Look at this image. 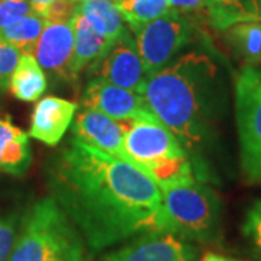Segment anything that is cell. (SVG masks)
Masks as SVG:
<instances>
[{
	"instance_id": "6da1fadb",
	"label": "cell",
	"mask_w": 261,
	"mask_h": 261,
	"mask_svg": "<svg viewBox=\"0 0 261 261\" xmlns=\"http://www.w3.org/2000/svg\"><path fill=\"white\" fill-rule=\"evenodd\" d=\"M48 186L92 251L151 231L163 199L145 171L75 138L54 155Z\"/></svg>"
},
{
	"instance_id": "7a4b0ae2",
	"label": "cell",
	"mask_w": 261,
	"mask_h": 261,
	"mask_svg": "<svg viewBox=\"0 0 261 261\" xmlns=\"http://www.w3.org/2000/svg\"><path fill=\"white\" fill-rule=\"evenodd\" d=\"M221 92L218 68L211 58L189 53L148 77L138 94L190 157L202 152L215 137Z\"/></svg>"
},
{
	"instance_id": "3957f363",
	"label": "cell",
	"mask_w": 261,
	"mask_h": 261,
	"mask_svg": "<svg viewBox=\"0 0 261 261\" xmlns=\"http://www.w3.org/2000/svg\"><path fill=\"white\" fill-rule=\"evenodd\" d=\"M8 261H84V240L53 196L23 214Z\"/></svg>"
},
{
	"instance_id": "277c9868",
	"label": "cell",
	"mask_w": 261,
	"mask_h": 261,
	"mask_svg": "<svg viewBox=\"0 0 261 261\" xmlns=\"http://www.w3.org/2000/svg\"><path fill=\"white\" fill-rule=\"evenodd\" d=\"M163 199L151 231L177 235L187 241H215L221 226V200L202 180L190 178L161 189Z\"/></svg>"
},
{
	"instance_id": "5b68a950",
	"label": "cell",
	"mask_w": 261,
	"mask_h": 261,
	"mask_svg": "<svg viewBox=\"0 0 261 261\" xmlns=\"http://www.w3.org/2000/svg\"><path fill=\"white\" fill-rule=\"evenodd\" d=\"M235 119L241 168L250 183H261V70L245 65L235 79Z\"/></svg>"
},
{
	"instance_id": "8992f818",
	"label": "cell",
	"mask_w": 261,
	"mask_h": 261,
	"mask_svg": "<svg viewBox=\"0 0 261 261\" xmlns=\"http://www.w3.org/2000/svg\"><path fill=\"white\" fill-rule=\"evenodd\" d=\"M190 32L189 20L176 9H170L161 18L135 31V41L147 79L176 58L178 51L189 42Z\"/></svg>"
},
{
	"instance_id": "52a82bcc",
	"label": "cell",
	"mask_w": 261,
	"mask_h": 261,
	"mask_svg": "<svg viewBox=\"0 0 261 261\" xmlns=\"http://www.w3.org/2000/svg\"><path fill=\"white\" fill-rule=\"evenodd\" d=\"M125 149L137 167L148 176L151 168L161 163L190 159L174 134L155 115L130 122L125 135Z\"/></svg>"
},
{
	"instance_id": "ba28073f",
	"label": "cell",
	"mask_w": 261,
	"mask_h": 261,
	"mask_svg": "<svg viewBox=\"0 0 261 261\" xmlns=\"http://www.w3.org/2000/svg\"><path fill=\"white\" fill-rule=\"evenodd\" d=\"M92 79H102L118 87L140 92L147 75L141 60L137 41L128 31L113 44L105 56L90 67Z\"/></svg>"
},
{
	"instance_id": "9c48e42d",
	"label": "cell",
	"mask_w": 261,
	"mask_h": 261,
	"mask_svg": "<svg viewBox=\"0 0 261 261\" xmlns=\"http://www.w3.org/2000/svg\"><path fill=\"white\" fill-rule=\"evenodd\" d=\"M196 248L187 240L170 232L147 231L106 255L105 261H196Z\"/></svg>"
},
{
	"instance_id": "30bf717a",
	"label": "cell",
	"mask_w": 261,
	"mask_h": 261,
	"mask_svg": "<svg viewBox=\"0 0 261 261\" xmlns=\"http://www.w3.org/2000/svg\"><path fill=\"white\" fill-rule=\"evenodd\" d=\"M128 125V122L119 123V121H115L105 113L83 106L71 125V134L75 140L137 167L125 149V135Z\"/></svg>"
},
{
	"instance_id": "8fae6325",
	"label": "cell",
	"mask_w": 261,
	"mask_h": 261,
	"mask_svg": "<svg viewBox=\"0 0 261 261\" xmlns=\"http://www.w3.org/2000/svg\"><path fill=\"white\" fill-rule=\"evenodd\" d=\"M82 102L84 108L105 113L115 121L132 122L154 115L141 94L96 77L84 87Z\"/></svg>"
},
{
	"instance_id": "7c38bea8",
	"label": "cell",
	"mask_w": 261,
	"mask_h": 261,
	"mask_svg": "<svg viewBox=\"0 0 261 261\" xmlns=\"http://www.w3.org/2000/svg\"><path fill=\"white\" fill-rule=\"evenodd\" d=\"M75 112L77 105L74 102L57 96L42 97L34 108L29 137L54 147L63 140L65 130L73 123Z\"/></svg>"
},
{
	"instance_id": "4fadbf2b",
	"label": "cell",
	"mask_w": 261,
	"mask_h": 261,
	"mask_svg": "<svg viewBox=\"0 0 261 261\" xmlns=\"http://www.w3.org/2000/svg\"><path fill=\"white\" fill-rule=\"evenodd\" d=\"M74 48V31L70 22H45L34 57L53 74L68 79V64Z\"/></svg>"
},
{
	"instance_id": "5bb4252c",
	"label": "cell",
	"mask_w": 261,
	"mask_h": 261,
	"mask_svg": "<svg viewBox=\"0 0 261 261\" xmlns=\"http://www.w3.org/2000/svg\"><path fill=\"white\" fill-rule=\"evenodd\" d=\"M71 25L74 31V48L68 64V79H77L86 67H92L100 60L115 42L103 37L79 12H74Z\"/></svg>"
},
{
	"instance_id": "9a60e30c",
	"label": "cell",
	"mask_w": 261,
	"mask_h": 261,
	"mask_svg": "<svg viewBox=\"0 0 261 261\" xmlns=\"http://www.w3.org/2000/svg\"><path fill=\"white\" fill-rule=\"evenodd\" d=\"M29 134L18 128L10 116L0 118V174L23 176L31 167Z\"/></svg>"
},
{
	"instance_id": "2e32d148",
	"label": "cell",
	"mask_w": 261,
	"mask_h": 261,
	"mask_svg": "<svg viewBox=\"0 0 261 261\" xmlns=\"http://www.w3.org/2000/svg\"><path fill=\"white\" fill-rule=\"evenodd\" d=\"M9 89L20 102H35L47 89L44 68L34 56L22 54L18 65L10 75Z\"/></svg>"
},
{
	"instance_id": "e0dca14e",
	"label": "cell",
	"mask_w": 261,
	"mask_h": 261,
	"mask_svg": "<svg viewBox=\"0 0 261 261\" xmlns=\"http://www.w3.org/2000/svg\"><path fill=\"white\" fill-rule=\"evenodd\" d=\"M205 6L216 29H228L237 23L261 19L258 0H205Z\"/></svg>"
},
{
	"instance_id": "ac0fdd59",
	"label": "cell",
	"mask_w": 261,
	"mask_h": 261,
	"mask_svg": "<svg viewBox=\"0 0 261 261\" xmlns=\"http://www.w3.org/2000/svg\"><path fill=\"white\" fill-rule=\"evenodd\" d=\"M75 12L82 13L94 29L111 42H116L126 31L115 0H83L80 5H77Z\"/></svg>"
},
{
	"instance_id": "d6986e66",
	"label": "cell",
	"mask_w": 261,
	"mask_h": 261,
	"mask_svg": "<svg viewBox=\"0 0 261 261\" xmlns=\"http://www.w3.org/2000/svg\"><path fill=\"white\" fill-rule=\"evenodd\" d=\"M44 18L32 10L27 16L10 23L9 27L0 29V41H5L16 47L22 54L34 56L38 39L44 31Z\"/></svg>"
},
{
	"instance_id": "ffe728a7",
	"label": "cell",
	"mask_w": 261,
	"mask_h": 261,
	"mask_svg": "<svg viewBox=\"0 0 261 261\" xmlns=\"http://www.w3.org/2000/svg\"><path fill=\"white\" fill-rule=\"evenodd\" d=\"M228 41L247 65L261 63V23L243 22L228 28Z\"/></svg>"
},
{
	"instance_id": "44dd1931",
	"label": "cell",
	"mask_w": 261,
	"mask_h": 261,
	"mask_svg": "<svg viewBox=\"0 0 261 261\" xmlns=\"http://www.w3.org/2000/svg\"><path fill=\"white\" fill-rule=\"evenodd\" d=\"M115 5L134 32L171 9L170 0H115Z\"/></svg>"
},
{
	"instance_id": "7402d4cb",
	"label": "cell",
	"mask_w": 261,
	"mask_h": 261,
	"mask_svg": "<svg viewBox=\"0 0 261 261\" xmlns=\"http://www.w3.org/2000/svg\"><path fill=\"white\" fill-rule=\"evenodd\" d=\"M23 214L19 209L0 212V261L9 260L18 238Z\"/></svg>"
},
{
	"instance_id": "603a6c76",
	"label": "cell",
	"mask_w": 261,
	"mask_h": 261,
	"mask_svg": "<svg viewBox=\"0 0 261 261\" xmlns=\"http://www.w3.org/2000/svg\"><path fill=\"white\" fill-rule=\"evenodd\" d=\"M22 53L5 41H0V93L9 89L10 75L18 65Z\"/></svg>"
},
{
	"instance_id": "cb8c5ba5",
	"label": "cell",
	"mask_w": 261,
	"mask_h": 261,
	"mask_svg": "<svg viewBox=\"0 0 261 261\" xmlns=\"http://www.w3.org/2000/svg\"><path fill=\"white\" fill-rule=\"evenodd\" d=\"M32 12L29 0H2L0 3V29L9 27Z\"/></svg>"
},
{
	"instance_id": "d4e9b609",
	"label": "cell",
	"mask_w": 261,
	"mask_h": 261,
	"mask_svg": "<svg viewBox=\"0 0 261 261\" xmlns=\"http://www.w3.org/2000/svg\"><path fill=\"white\" fill-rule=\"evenodd\" d=\"M77 5L74 0H56L42 13L45 22H70L74 16Z\"/></svg>"
},
{
	"instance_id": "484cf974",
	"label": "cell",
	"mask_w": 261,
	"mask_h": 261,
	"mask_svg": "<svg viewBox=\"0 0 261 261\" xmlns=\"http://www.w3.org/2000/svg\"><path fill=\"white\" fill-rule=\"evenodd\" d=\"M245 235H248L261 251V200L255 202L248 209L243 226Z\"/></svg>"
},
{
	"instance_id": "4316f807",
	"label": "cell",
	"mask_w": 261,
	"mask_h": 261,
	"mask_svg": "<svg viewBox=\"0 0 261 261\" xmlns=\"http://www.w3.org/2000/svg\"><path fill=\"white\" fill-rule=\"evenodd\" d=\"M170 6L176 10H195L205 6V0H170Z\"/></svg>"
},
{
	"instance_id": "83f0119b",
	"label": "cell",
	"mask_w": 261,
	"mask_h": 261,
	"mask_svg": "<svg viewBox=\"0 0 261 261\" xmlns=\"http://www.w3.org/2000/svg\"><path fill=\"white\" fill-rule=\"evenodd\" d=\"M53 2H56V0H29L32 10L38 13L39 16H42V13L47 10V8Z\"/></svg>"
},
{
	"instance_id": "f1b7e54d",
	"label": "cell",
	"mask_w": 261,
	"mask_h": 261,
	"mask_svg": "<svg viewBox=\"0 0 261 261\" xmlns=\"http://www.w3.org/2000/svg\"><path fill=\"white\" fill-rule=\"evenodd\" d=\"M202 261H235V260H229V258H226V257L218 255V254H214V252H209V254H206L205 257H203V260Z\"/></svg>"
},
{
	"instance_id": "f546056e",
	"label": "cell",
	"mask_w": 261,
	"mask_h": 261,
	"mask_svg": "<svg viewBox=\"0 0 261 261\" xmlns=\"http://www.w3.org/2000/svg\"><path fill=\"white\" fill-rule=\"evenodd\" d=\"M258 6H260V13H261V0H258Z\"/></svg>"
},
{
	"instance_id": "4dcf8cb0",
	"label": "cell",
	"mask_w": 261,
	"mask_h": 261,
	"mask_svg": "<svg viewBox=\"0 0 261 261\" xmlns=\"http://www.w3.org/2000/svg\"><path fill=\"white\" fill-rule=\"evenodd\" d=\"M74 2H83V0H74Z\"/></svg>"
},
{
	"instance_id": "1f68e13d",
	"label": "cell",
	"mask_w": 261,
	"mask_h": 261,
	"mask_svg": "<svg viewBox=\"0 0 261 261\" xmlns=\"http://www.w3.org/2000/svg\"><path fill=\"white\" fill-rule=\"evenodd\" d=\"M0 3H2V0H0Z\"/></svg>"
}]
</instances>
